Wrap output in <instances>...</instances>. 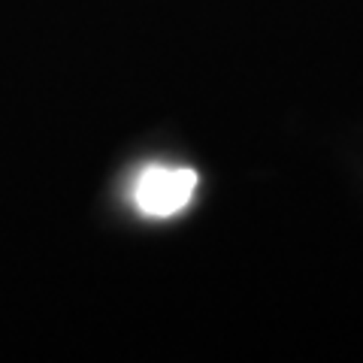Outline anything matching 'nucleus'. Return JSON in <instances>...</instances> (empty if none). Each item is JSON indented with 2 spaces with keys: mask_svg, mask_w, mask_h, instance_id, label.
<instances>
[{
  "mask_svg": "<svg viewBox=\"0 0 363 363\" xmlns=\"http://www.w3.org/2000/svg\"><path fill=\"white\" fill-rule=\"evenodd\" d=\"M197 191V173L188 167H152L136 182V206L145 215L167 218L188 206V200Z\"/></svg>",
  "mask_w": 363,
  "mask_h": 363,
  "instance_id": "f257e3e1",
  "label": "nucleus"
}]
</instances>
